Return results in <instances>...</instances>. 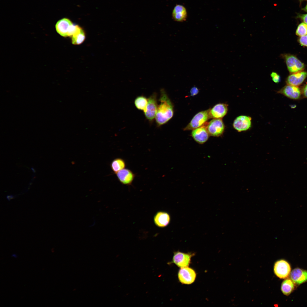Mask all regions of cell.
Instances as JSON below:
<instances>
[{"instance_id": "cell-26", "label": "cell", "mask_w": 307, "mask_h": 307, "mask_svg": "<svg viewBox=\"0 0 307 307\" xmlns=\"http://www.w3.org/2000/svg\"><path fill=\"white\" fill-rule=\"evenodd\" d=\"M199 92L198 89L196 87H192L190 89V96H194L198 94Z\"/></svg>"}, {"instance_id": "cell-9", "label": "cell", "mask_w": 307, "mask_h": 307, "mask_svg": "<svg viewBox=\"0 0 307 307\" xmlns=\"http://www.w3.org/2000/svg\"><path fill=\"white\" fill-rule=\"evenodd\" d=\"M180 282L182 284L189 285L195 281L196 273L192 269L188 267L181 268L178 274Z\"/></svg>"}, {"instance_id": "cell-21", "label": "cell", "mask_w": 307, "mask_h": 307, "mask_svg": "<svg viewBox=\"0 0 307 307\" xmlns=\"http://www.w3.org/2000/svg\"><path fill=\"white\" fill-rule=\"evenodd\" d=\"M126 165V163L124 160L119 158L114 159L111 164V169L115 173L125 168Z\"/></svg>"}, {"instance_id": "cell-27", "label": "cell", "mask_w": 307, "mask_h": 307, "mask_svg": "<svg viewBox=\"0 0 307 307\" xmlns=\"http://www.w3.org/2000/svg\"><path fill=\"white\" fill-rule=\"evenodd\" d=\"M301 90L303 97L307 99V84L304 86Z\"/></svg>"}, {"instance_id": "cell-13", "label": "cell", "mask_w": 307, "mask_h": 307, "mask_svg": "<svg viewBox=\"0 0 307 307\" xmlns=\"http://www.w3.org/2000/svg\"><path fill=\"white\" fill-rule=\"evenodd\" d=\"M290 276L295 285H300L307 281V270L295 268L291 272Z\"/></svg>"}, {"instance_id": "cell-28", "label": "cell", "mask_w": 307, "mask_h": 307, "mask_svg": "<svg viewBox=\"0 0 307 307\" xmlns=\"http://www.w3.org/2000/svg\"><path fill=\"white\" fill-rule=\"evenodd\" d=\"M298 17L301 18L304 23L307 24V14H300L298 16Z\"/></svg>"}, {"instance_id": "cell-3", "label": "cell", "mask_w": 307, "mask_h": 307, "mask_svg": "<svg viewBox=\"0 0 307 307\" xmlns=\"http://www.w3.org/2000/svg\"><path fill=\"white\" fill-rule=\"evenodd\" d=\"M209 110L210 109L197 113L184 128V130H193L205 125L207 121L210 118L209 113Z\"/></svg>"}, {"instance_id": "cell-6", "label": "cell", "mask_w": 307, "mask_h": 307, "mask_svg": "<svg viewBox=\"0 0 307 307\" xmlns=\"http://www.w3.org/2000/svg\"><path fill=\"white\" fill-rule=\"evenodd\" d=\"M195 255L194 253H185L179 251L174 253L172 261L170 264L174 263L178 267L182 268L188 267L191 258Z\"/></svg>"}, {"instance_id": "cell-23", "label": "cell", "mask_w": 307, "mask_h": 307, "mask_svg": "<svg viewBox=\"0 0 307 307\" xmlns=\"http://www.w3.org/2000/svg\"><path fill=\"white\" fill-rule=\"evenodd\" d=\"M296 34L298 36H302L307 34V24L302 22L298 26L296 31Z\"/></svg>"}, {"instance_id": "cell-11", "label": "cell", "mask_w": 307, "mask_h": 307, "mask_svg": "<svg viewBox=\"0 0 307 307\" xmlns=\"http://www.w3.org/2000/svg\"><path fill=\"white\" fill-rule=\"evenodd\" d=\"M252 118L248 116L241 115L237 117L234 120L233 126L238 132L246 131L251 126Z\"/></svg>"}, {"instance_id": "cell-12", "label": "cell", "mask_w": 307, "mask_h": 307, "mask_svg": "<svg viewBox=\"0 0 307 307\" xmlns=\"http://www.w3.org/2000/svg\"><path fill=\"white\" fill-rule=\"evenodd\" d=\"M206 124V123L204 125L192 130V132L191 135L194 139L200 144L206 142L209 136Z\"/></svg>"}, {"instance_id": "cell-16", "label": "cell", "mask_w": 307, "mask_h": 307, "mask_svg": "<svg viewBox=\"0 0 307 307\" xmlns=\"http://www.w3.org/2000/svg\"><path fill=\"white\" fill-rule=\"evenodd\" d=\"M307 77V72L300 71L290 75L287 78V84L298 86L300 85Z\"/></svg>"}, {"instance_id": "cell-7", "label": "cell", "mask_w": 307, "mask_h": 307, "mask_svg": "<svg viewBox=\"0 0 307 307\" xmlns=\"http://www.w3.org/2000/svg\"><path fill=\"white\" fill-rule=\"evenodd\" d=\"M158 106L157 94L154 92L148 98L146 109L144 112L146 118L150 121H152L155 118Z\"/></svg>"}, {"instance_id": "cell-4", "label": "cell", "mask_w": 307, "mask_h": 307, "mask_svg": "<svg viewBox=\"0 0 307 307\" xmlns=\"http://www.w3.org/2000/svg\"><path fill=\"white\" fill-rule=\"evenodd\" d=\"M206 127L209 135L214 137L221 136L225 128L221 119H213L206 124Z\"/></svg>"}, {"instance_id": "cell-25", "label": "cell", "mask_w": 307, "mask_h": 307, "mask_svg": "<svg viewBox=\"0 0 307 307\" xmlns=\"http://www.w3.org/2000/svg\"><path fill=\"white\" fill-rule=\"evenodd\" d=\"M299 41L302 45L307 47V34L301 36Z\"/></svg>"}, {"instance_id": "cell-14", "label": "cell", "mask_w": 307, "mask_h": 307, "mask_svg": "<svg viewBox=\"0 0 307 307\" xmlns=\"http://www.w3.org/2000/svg\"><path fill=\"white\" fill-rule=\"evenodd\" d=\"M228 105L224 103H219L210 109L209 113L210 118L221 119L227 114Z\"/></svg>"}, {"instance_id": "cell-15", "label": "cell", "mask_w": 307, "mask_h": 307, "mask_svg": "<svg viewBox=\"0 0 307 307\" xmlns=\"http://www.w3.org/2000/svg\"><path fill=\"white\" fill-rule=\"evenodd\" d=\"M117 177L120 182L124 185H130L133 182L135 175L130 170L124 168L117 172Z\"/></svg>"}, {"instance_id": "cell-10", "label": "cell", "mask_w": 307, "mask_h": 307, "mask_svg": "<svg viewBox=\"0 0 307 307\" xmlns=\"http://www.w3.org/2000/svg\"><path fill=\"white\" fill-rule=\"evenodd\" d=\"M289 71L292 73L301 71L304 68V64L297 57L292 55H286L284 56Z\"/></svg>"}, {"instance_id": "cell-2", "label": "cell", "mask_w": 307, "mask_h": 307, "mask_svg": "<svg viewBox=\"0 0 307 307\" xmlns=\"http://www.w3.org/2000/svg\"><path fill=\"white\" fill-rule=\"evenodd\" d=\"M79 26L74 24L69 19L64 18L56 23L55 29L57 33L62 36L71 37L77 30Z\"/></svg>"}, {"instance_id": "cell-18", "label": "cell", "mask_w": 307, "mask_h": 307, "mask_svg": "<svg viewBox=\"0 0 307 307\" xmlns=\"http://www.w3.org/2000/svg\"><path fill=\"white\" fill-rule=\"evenodd\" d=\"M173 20L178 22H182L186 20L187 13L185 7L182 5L177 4L174 8L172 12Z\"/></svg>"}, {"instance_id": "cell-1", "label": "cell", "mask_w": 307, "mask_h": 307, "mask_svg": "<svg viewBox=\"0 0 307 307\" xmlns=\"http://www.w3.org/2000/svg\"><path fill=\"white\" fill-rule=\"evenodd\" d=\"M160 103L158 105L155 120L157 125L160 126L167 123L173 117V105L165 91H160L159 99Z\"/></svg>"}, {"instance_id": "cell-30", "label": "cell", "mask_w": 307, "mask_h": 307, "mask_svg": "<svg viewBox=\"0 0 307 307\" xmlns=\"http://www.w3.org/2000/svg\"><path fill=\"white\" fill-rule=\"evenodd\" d=\"M299 0L300 1H303V0Z\"/></svg>"}, {"instance_id": "cell-24", "label": "cell", "mask_w": 307, "mask_h": 307, "mask_svg": "<svg viewBox=\"0 0 307 307\" xmlns=\"http://www.w3.org/2000/svg\"><path fill=\"white\" fill-rule=\"evenodd\" d=\"M270 75L272 80L274 82L278 83L280 81L281 78L280 76L277 73L272 72Z\"/></svg>"}, {"instance_id": "cell-29", "label": "cell", "mask_w": 307, "mask_h": 307, "mask_svg": "<svg viewBox=\"0 0 307 307\" xmlns=\"http://www.w3.org/2000/svg\"><path fill=\"white\" fill-rule=\"evenodd\" d=\"M302 10L305 11L307 12V5L305 7L302 9Z\"/></svg>"}, {"instance_id": "cell-20", "label": "cell", "mask_w": 307, "mask_h": 307, "mask_svg": "<svg viewBox=\"0 0 307 307\" xmlns=\"http://www.w3.org/2000/svg\"><path fill=\"white\" fill-rule=\"evenodd\" d=\"M72 37V43L74 45H79L84 41L85 34L84 30L79 26Z\"/></svg>"}, {"instance_id": "cell-19", "label": "cell", "mask_w": 307, "mask_h": 307, "mask_svg": "<svg viewBox=\"0 0 307 307\" xmlns=\"http://www.w3.org/2000/svg\"><path fill=\"white\" fill-rule=\"evenodd\" d=\"M295 286V284L290 278H286L282 283L281 290L284 295L288 296L293 291Z\"/></svg>"}, {"instance_id": "cell-17", "label": "cell", "mask_w": 307, "mask_h": 307, "mask_svg": "<svg viewBox=\"0 0 307 307\" xmlns=\"http://www.w3.org/2000/svg\"><path fill=\"white\" fill-rule=\"evenodd\" d=\"M170 216L167 212H157L155 215L154 221L155 225L158 227L163 228L168 225L170 221Z\"/></svg>"}, {"instance_id": "cell-5", "label": "cell", "mask_w": 307, "mask_h": 307, "mask_svg": "<svg viewBox=\"0 0 307 307\" xmlns=\"http://www.w3.org/2000/svg\"><path fill=\"white\" fill-rule=\"evenodd\" d=\"M291 268L289 264L284 260H280L276 261L274 266V271L275 274L280 279H286L290 275Z\"/></svg>"}, {"instance_id": "cell-8", "label": "cell", "mask_w": 307, "mask_h": 307, "mask_svg": "<svg viewBox=\"0 0 307 307\" xmlns=\"http://www.w3.org/2000/svg\"><path fill=\"white\" fill-rule=\"evenodd\" d=\"M277 93L294 100L300 99L302 97L301 89L298 86L289 84L278 91Z\"/></svg>"}, {"instance_id": "cell-22", "label": "cell", "mask_w": 307, "mask_h": 307, "mask_svg": "<svg viewBox=\"0 0 307 307\" xmlns=\"http://www.w3.org/2000/svg\"><path fill=\"white\" fill-rule=\"evenodd\" d=\"M148 103V99L143 96L137 97L134 101V104L136 107L139 110L144 112L146 109Z\"/></svg>"}]
</instances>
